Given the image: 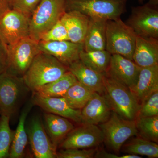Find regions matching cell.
Returning a JSON list of instances; mask_svg holds the SVG:
<instances>
[{
    "mask_svg": "<svg viewBox=\"0 0 158 158\" xmlns=\"http://www.w3.org/2000/svg\"><path fill=\"white\" fill-rule=\"evenodd\" d=\"M65 11V0H42L30 17V37L39 41Z\"/></svg>",
    "mask_w": 158,
    "mask_h": 158,
    "instance_id": "cell-4",
    "label": "cell"
},
{
    "mask_svg": "<svg viewBox=\"0 0 158 158\" xmlns=\"http://www.w3.org/2000/svg\"><path fill=\"white\" fill-rule=\"evenodd\" d=\"M156 116H158V90L140 105L136 118Z\"/></svg>",
    "mask_w": 158,
    "mask_h": 158,
    "instance_id": "cell-31",
    "label": "cell"
},
{
    "mask_svg": "<svg viewBox=\"0 0 158 158\" xmlns=\"http://www.w3.org/2000/svg\"><path fill=\"white\" fill-rule=\"evenodd\" d=\"M44 121L46 131L56 149L74 128L73 124L68 118L52 113H44Z\"/></svg>",
    "mask_w": 158,
    "mask_h": 158,
    "instance_id": "cell-21",
    "label": "cell"
},
{
    "mask_svg": "<svg viewBox=\"0 0 158 158\" xmlns=\"http://www.w3.org/2000/svg\"><path fill=\"white\" fill-rule=\"evenodd\" d=\"M142 157H140L139 155L135 154H126L119 156V158H141Z\"/></svg>",
    "mask_w": 158,
    "mask_h": 158,
    "instance_id": "cell-37",
    "label": "cell"
},
{
    "mask_svg": "<svg viewBox=\"0 0 158 158\" xmlns=\"http://www.w3.org/2000/svg\"><path fill=\"white\" fill-rule=\"evenodd\" d=\"M26 127L31 149L35 157L57 158L56 149L51 142L40 115L33 116L26 125Z\"/></svg>",
    "mask_w": 158,
    "mask_h": 158,
    "instance_id": "cell-11",
    "label": "cell"
},
{
    "mask_svg": "<svg viewBox=\"0 0 158 158\" xmlns=\"http://www.w3.org/2000/svg\"><path fill=\"white\" fill-rule=\"evenodd\" d=\"M127 0H65V11H76L91 19L120 18Z\"/></svg>",
    "mask_w": 158,
    "mask_h": 158,
    "instance_id": "cell-3",
    "label": "cell"
},
{
    "mask_svg": "<svg viewBox=\"0 0 158 158\" xmlns=\"http://www.w3.org/2000/svg\"><path fill=\"white\" fill-rule=\"evenodd\" d=\"M111 54L104 50L86 52L83 50L80 59L86 66L98 73L105 74L109 67Z\"/></svg>",
    "mask_w": 158,
    "mask_h": 158,
    "instance_id": "cell-25",
    "label": "cell"
},
{
    "mask_svg": "<svg viewBox=\"0 0 158 158\" xmlns=\"http://www.w3.org/2000/svg\"><path fill=\"white\" fill-rule=\"evenodd\" d=\"M65 25L69 41L83 44L90 18L79 11H65L60 19Z\"/></svg>",
    "mask_w": 158,
    "mask_h": 158,
    "instance_id": "cell-19",
    "label": "cell"
},
{
    "mask_svg": "<svg viewBox=\"0 0 158 158\" xmlns=\"http://www.w3.org/2000/svg\"><path fill=\"white\" fill-rule=\"evenodd\" d=\"M68 133L59 144L63 149L87 148L99 145L104 140L103 133L97 125L82 124Z\"/></svg>",
    "mask_w": 158,
    "mask_h": 158,
    "instance_id": "cell-12",
    "label": "cell"
},
{
    "mask_svg": "<svg viewBox=\"0 0 158 158\" xmlns=\"http://www.w3.org/2000/svg\"><path fill=\"white\" fill-rule=\"evenodd\" d=\"M0 115H1V112H0Z\"/></svg>",
    "mask_w": 158,
    "mask_h": 158,
    "instance_id": "cell-40",
    "label": "cell"
},
{
    "mask_svg": "<svg viewBox=\"0 0 158 158\" xmlns=\"http://www.w3.org/2000/svg\"><path fill=\"white\" fill-rule=\"evenodd\" d=\"M68 69L80 82L94 92L102 94L105 92L104 75L86 66L80 59L68 66Z\"/></svg>",
    "mask_w": 158,
    "mask_h": 158,
    "instance_id": "cell-20",
    "label": "cell"
},
{
    "mask_svg": "<svg viewBox=\"0 0 158 158\" xmlns=\"http://www.w3.org/2000/svg\"><path fill=\"white\" fill-rule=\"evenodd\" d=\"M130 89L140 106L158 91V65L141 68L137 82Z\"/></svg>",
    "mask_w": 158,
    "mask_h": 158,
    "instance_id": "cell-17",
    "label": "cell"
},
{
    "mask_svg": "<svg viewBox=\"0 0 158 158\" xmlns=\"http://www.w3.org/2000/svg\"><path fill=\"white\" fill-rule=\"evenodd\" d=\"M123 151L126 154L158 157V144L143 138H133L123 146Z\"/></svg>",
    "mask_w": 158,
    "mask_h": 158,
    "instance_id": "cell-27",
    "label": "cell"
},
{
    "mask_svg": "<svg viewBox=\"0 0 158 158\" xmlns=\"http://www.w3.org/2000/svg\"><path fill=\"white\" fill-rule=\"evenodd\" d=\"M12 0H0V18L12 9Z\"/></svg>",
    "mask_w": 158,
    "mask_h": 158,
    "instance_id": "cell-35",
    "label": "cell"
},
{
    "mask_svg": "<svg viewBox=\"0 0 158 158\" xmlns=\"http://www.w3.org/2000/svg\"><path fill=\"white\" fill-rule=\"evenodd\" d=\"M40 40L65 41L69 40L67 30L63 23L59 20L55 25L42 35Z\"/></svg>",
    "mask_w": 158,
    "mask_h": 158,
    "instance_id": "cell-30",
    "label": "cell"
},
{
    "mask_svg": "<svg viewBox=\"0 0 158 158\" xmlns=\"http://www.w3.org/2000/svg\"><path fill=\"white\" fill-rule=\"evenodd\" d=\"M38 45L40 52L55 57L68 67L72 63L80 59V53L84 50L83 44L75 43L69 40H40Z\"/></svg>",
    "mask_w": 158,
    "mask_h": 158,
    "instance_id": "cell-14",
    "label": "cell"
},
{
    "mask_svg": "<svg viewBox=\"0 0 158 158\" xmlns=\"http://www.w3.org/2000/svg\"><path fill=\"white\" fill-rule=\"evenodd\" d=\"M77 81L76 77L68 71L59 79L44 85L33 93L42 96L62 97Z\"/></svg>",
    "mask_w": 158,
    "mask_h": 158,
    "instance_id": "cell-24",
    "label": "cell"
},
{
    "mask_svg": "<svg viewBox=\"0 0 158 158\" xmlns=\"http://www.w3.org/2000/svg\"><path fill=\"white\" fill-rule=\"evenodd\" d=\"M138 132L142 138L153 142H158V116L139 117L135 119Z\"/></svg>",
    "mask_w": 158,
    "mask_h": 158,
    "instance_id": "cell-29",
    "label": "cell"
},
{
    "mask_svg": "<svg viewBox=\"0 0 158 158\" xmlns=\"http://www.w3.org/2000/svg\"><path fill=\"white\" fill-rule=\"evenodd\" d=\"M106 34V50L133 60L137 35L129 26L120 18L107 20Z\"/></svg>",
    "mask_w": 158,
    "mask_h": 158,
    "instance_id": "cell-5",
    "label": "cell"
},
{
    "mask_svg": "<svg viewBox=\"0 0 158 158\" xmlns=\"http://www.w3.org/2000/svg\"><path fill=\"white\" fill-rule=\"evenodd\" d=\"M33 93L31 101L34 105L40 107L47 113L61 116L81 124V110L72 108L63 97H49Z\"/></svg>",
    "mask_w": 158,
    "mask_h": 158,
    "instance_id": "cell-15",
    "label": "cell"
},
{
    "mask_svg": "<svg viewBox=\"0 0 158 158\" xmlns=\"http://www.w3.org/2000/svg\"><path fill=\"white\" fill-rule=\"evenodd\" d=\"M69 71L68 67L55 57L40 52L23 77L24 83L33 92L56 81Z\"/></svg>",
    "mask_w": 158,
    "mask_h": 158,
    "instance_id": "cell-1",
    "label": "cell"
},
{
    "mask_svg": "<svg viewBox=\"0 0 158 158\" xmlns=\"http://www.w3.org/2000/svg\"><path fill=\"white\" fill-rule=\"evenodd\" d=\"M133 61L141 68L158 65V39L137 35Z\"/></svg>",
    "mask_w": 158,
    "mask_h": 158,
    "instance_id": "cell-18",
    "label": "cell"
},
{
    "mask_svg": "<svg viewBox=\"0 0 158 158\" xmlns=\"http://www.w3.org/2000/svg\"><path fill=\"white\" fill-rule=\"evenodd\" d=\"M90 19V24L84 40V50H104L106 44V24L107 20Z\"/></svg>",
    "mask_w": 158,
    "mask_h": 158,
    "instance_id": "cell-22",
    "label": "cell"
},
{
    "mask_svg": "<svg viewBox=\"0 0 158 158\" xmlns=\"http://www.w3.org/2000/svg\"><path fill=\"white\" fill-rule=\"evenodd\" d=\"M144 0H138V2H139L142 3H143V2H144Z\"/></svg>",
    "mask_w": 158,
    "mask_h": 158,
    "instance_id": "cell-39",
    "label": "cell"
},
{
    "mask_svg": "<svg viewBox=\"0 0 158 158\" xmlns=\"http://www.w3.org/2000/svg\"><path fill=\"white\" fill-rule=\"evenodd\" d=\"M94 149L85 148H69L63 149L57 153L58 158H93L96 152Z\"/></svg>",
    "mask_w": 158,
    "mask_h": 158,
    "instance_id": "cell-32",
    "label": "cell"
},
{
    "mask_svg": "<svg viewBox=\"0 0 158 158\" xmlns=\"http://www.w3.org/2000/svg\"><path fill=\"white\" fill-rule=\"evenodd\" d=\"M42 0H12V9L22 12L31 17Z\"/></svg>",
    "mask_w": 158,
    "mask_h": 158,
    "instance_id": "cell-33",
    "label": "cell"
},
{
    "mask_svg": "<svg viewBox=\"0 0 158 158\" xmlns=\"http://www.w3.org/2000/svg\"><path fill=\"white\" fill-rule=\"evenodd\" d=\"M30 17L11 9L0 18V39L6 46L30 37Z\"/></svg>",
    "mask_w": 158,
    "mask_h": 158,
    "instance_id": "cell-9",
    "label": "cell"
},
{
    "mask_svg": "<svg viewBox=\"0 0 158 158\" xmlns=\"http://www.w3.org/2000/svg\"><path fill=\"white\" fill-rule=\"evenodd\" d=\"M99 127L103 133L104 141L116 152L119 151L128 139L138 133L135 119H125L114 112L106 121L100 124Z\"/></svg>",
    "mask_w": 158,
    "mask_h": 158,
    "instance_id": "cell-7",
    "label": "cell"
},
{
    "mask_svg": "<svg viewBox=\"0 0 158 158\" xmlns=\"http://www.w3.org/2000/svg\"><path fill=\"white\" fill-rule=\"evenodd\" d=\"M7 66V46L0 39V75L6 71Z\"/></svg>",
    "mask_w": 158,
    "mask_h": 158,
    "instance_id": "cell-34",
    "label": "cell"
},
{
    "mask_svg": "<svg viewBox=\"0 0 158 158\" xmlns=\"http://www.w3.org/2000/svg\"><path fill=\"white\" fill-rule=\"evenodd\" d=\"M112 110L105 97L94 92L81 111V124L103 123L110 118Z\"/></svg>",
    "mask_w": 158,
    "mask_h": 158,
    "instance_id": "cell-16",
    "label": "cell"
},
{
    "mask_svg": "<svg viewBox=\"0 0 158 158\" xmlns=\"http://www.w3.org/2000/svg\"><path fill=\"white\" fill-rule=\"evenodd\" d=\"M104 83L105 97L113 112L125 119L135 120L140 106L130 88L106 73L104 75Z\"/></svg>",
    "mask_w": 158,
    "mask_h": 158,
    "instance_id": "cell-2",
    "label": "cell"
},
{
    "mask_svg": "<svg viewBox=\"0 0 158 158\" xmlns=\"http://www.w3.org/2000/svg\"><path fill=\"white\" fill-rule=\"evenodd\" d=\"M126 23L137 36L158 39L157 8L148 3L133 8Z\"/></svg>",
    "mask_w": 158,
    "mask_h": 158,
    "instance_id": "cell-10",
    "label": "cell"
},
{
    "mask_svg": "<svg viewBox=\"0 0 158 158\" xmlns=\"http://www.w3.org/2000/svg\"><path fill=\"white\" fill-rule=\"evenodd\" d=\"M94 92L77 81L68 89L63 97L72 108L81 110L88 103Z\"/></svg>",
    "mask_w": 158,
    "mask_h": 158,
    "instance_id": "cell-26",
    "label": "cell"
},
{
    "mask_svg": "<svg viewBox=\"0 0 158 158\" xmlns=\"http://www.w3.org/2000/svg\"><path fill=\"white\" fill-rule=\"evenodd\" d=\"M39 41L30 37L7 46V66L6 72L23 77L35 56L40 52Z\"/></svg>",
    "mask_w": 158,
    "mask_h": 158,
    "instance_id": "cell-6",
    "label": "cell"
},
{
    "mask_svg": "<svg viewBox=\"0 0 158 158\" xmlns=\"http://www.w3.org/2000/svg\"><path fill=\"white\" fill-rule=\"evenodd\" d=\"M29 90L22 77L5 72L0 75L1 115L11 117L16 112L24 93Z\"/></svg>",
    "mask_w": 158,
    "mask_h": 158,
    "instance_id": "cell-8",
    "label": "cell"
},
{
    "mask_svg": "<svg viewBox=\"0 0 158 158\" xmlns=\"http://www.w3.org/2000/svg\"><path fill=\"white\" fill-rule=\"evenodd\" d=\"M141 67L133 60L117 54L111 55L106 74L113 80L131 89L138 80Z\"/></svg>",
    "mask_w": 158,
    "mask_h": 158,
    "instance_id": "cell-13",
    "label": "cell"
},
{
    "mask_svg": "<svg viewBox=\"0 0 158 158\" xmlns=\"http://www.w3.org/2000/svg\"><path fill=\"white\" fill-rule=\"evenodd\" d=\"M148 3L154 7L157 8L158 0H149V2Z\"/></svg>",
    "mask_w": 158,
    "mask_h": 158,
    "instance_id": "cell-38",
    "label": "cell"
},
{
    "mask_svg": "<svg viewBox=\"0 0 158 158\" xmlns=\"http://www.w3.org/2000/svg\"><path fill=\"white\" fill-rule=\"evenodd\" d=\"M11 117L0 115V158H9L14 133L10 127Z\"/></svg>",
    "mask_w": 158,
    "mask_h": 158,
    "instance_id": "cell-28",
    "label": "cell"
},
{
    "mask_svg": "<svg viewBox=\"0 0 158 158\" xmlns=\"http://www.w3.org/2000/svg\"><path fill=\"white\" fill-rule=\"evenodd\" d=\"M34 105L32 101H30L26 104L22 110L18 124L14 133L9 158H22L23 156L28 141L26 130V120Z\"/></svg>",
    "mask_w": 158,
    "mask_h": 158,
    "instance_id": "cell-23",
    "label": "cell"
},
{
    "mask_svg": "<svg viewBox=\"0 0 158 158\" xmlns=\"http://www.w3.org/2000/svg\"><path fill=\"white\" fill-rule=\"evenodd\" d=\"M94 158H119V156L114 154L107 152L105 151L102 150L98 152H95L94 154Z\"/></svg>",
    "mask_w": 158,
    "mask_h": 158,
    "instance_id": "cell-36",
    "label": "cell"
}]
</instances>
